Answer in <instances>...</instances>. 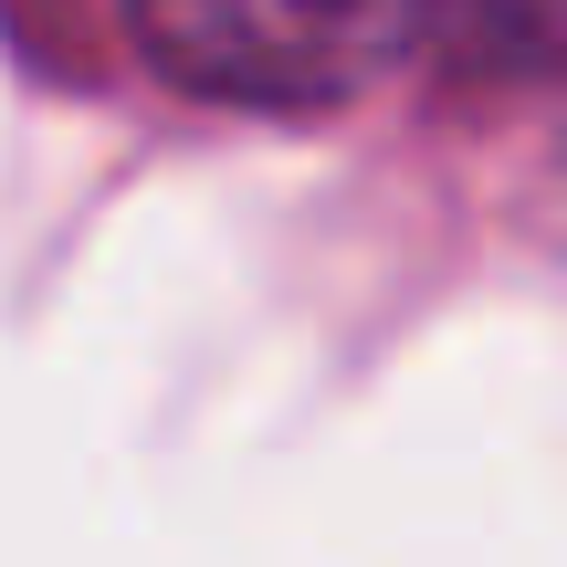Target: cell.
<instances>
[{
  "label": "cell",
  "mask_w": 567,
  "mask_h": 567,
  "mask_svg": "<svg viewBox=\"0 0 567 567\" xmlns=\"http://www.w3.org/2000/svg\"><path fill=\"white\" fill-rule=\"evenodd\" d=\"M126 32L179 95L326 116L431 42V0H126Z\"/></svg>",
  "instance_id": "cell-1"
},
{
  "label": "cell",
  "mask_w": 567,
  "mask_h": 567,
  "mask_svg": "<svg viewBox=\"0 0 567 567\" xmlns=\"http://www.w3.org/2000/svg\"><path fill=\"white\" fill-rule=\"evenodd\" d=\"M431 32H442L452 74H484V84H536V74L557 63L567 0H431Z\"/></svg>",
  "instance_id": "cell-2"
}]
</instances>
